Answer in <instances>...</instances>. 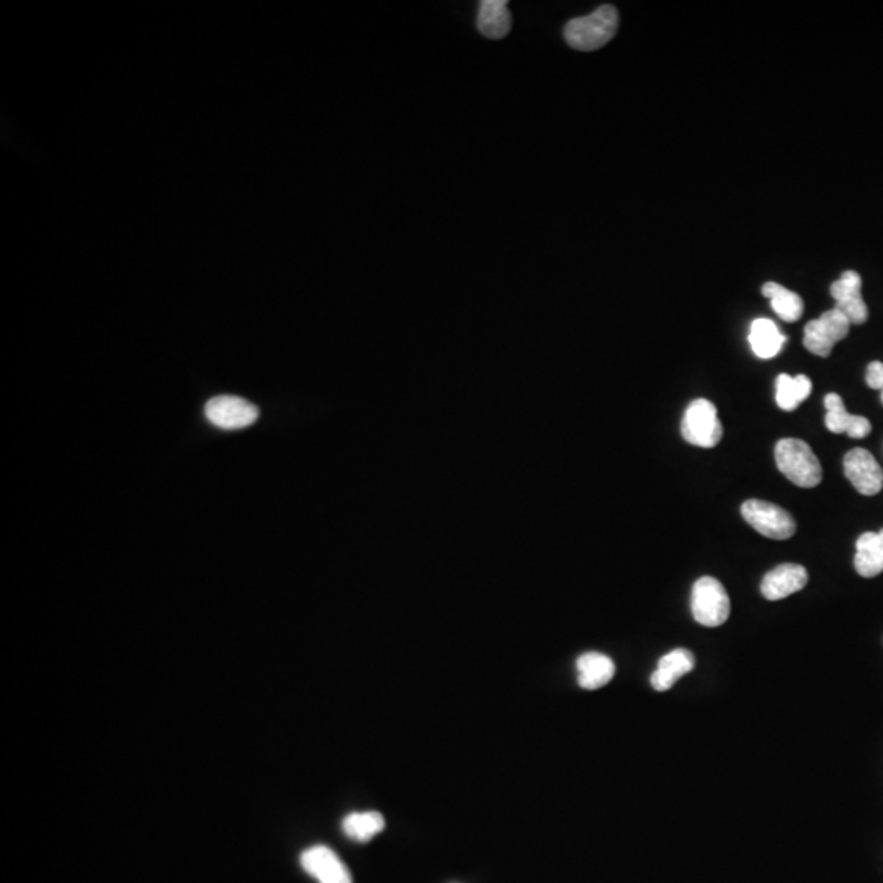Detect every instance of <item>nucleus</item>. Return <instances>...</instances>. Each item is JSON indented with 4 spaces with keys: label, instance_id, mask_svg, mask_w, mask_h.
<instances>
[{
    "label": "nucleus",
    "instance_id": "423d86ee",
    "mask_svg": "<svg viewBox=\"0 0 883 883\" xmlns=\"http://www.w3.org/2000/svg\"><path fill=\"white\" fill-rule=\"evenodd\" d=\"M849 329H851V321L841 311L833 308L805 326L803 346L813 355L828 357L834 344H838L848 336Z\"/></svg>",
    "mask_w": 883,
    "mask_h": 883
},
{
    "label": "nucleus",
    "instance_id": "6e6552de",
    "mask_svg": "<svg viewBox=\"0 0 883 883\" xmlns=\"http://www.w3.org/2000/svg\"><path fill=\"white\" fill-rule=\"evenodd\" d=\"M844 475L864 496H875L882 491L883 470L869 450H849L844 457Z\"/></svg>",
    "mask_w": 883,
    "mask_h": 883
},
{
    "label": "nucleus",
    "instance_id": "a211bd4d",
    "mask_svg": "<svg viewBox=\"0 0 883 883\" xmlns=\"http://www.w3.org/2000/svg\"><path fill=\"white\" fill-rule=\"evenodd\" d=\"M812 380L807 375L790 377L782 373L776 380V401L782 411L792 413L800 404L812 395Z\"/></svg>",
    "mask_w": 883,
    "mask_h": 883
},
{
    "label": "nucleus",
    "instance_id": "20e7f679",
    "mask_svg": "<svg viewBox=\"0 0 883 883\" xmlns=\"http://www.w3.org/2000/svg\"><path fill=\"white\" fill-rule=\"evenodd\" d=\"M681 434L687 444L713 449L720 444L723 435L722 422L717 408L709 399H694L682 417Z\"/></svg>",
    "mask_w": 883,
    "mask_h": 883
},
{
    "label": "nucleus",
    "instance_id": "9b49d317",
    "mask_svg": "<svg viewBox=\"0 0 883 883\" xmlns=\"http://www.w3.org/2000/svg\"><path fill=\"white\" fill-rule=\"evenodd\" d=\"M808 583V573L802 565L784 563L769 571L761 583V594L767 601H780L802 591Z\"/></svg>",
    "mask_w": 883,
    "mask_h": 883
},
{
    "label": "nucleus",
    "instance_id": "0eeeda50",
    "mask_svg": "<svg viewBox=\"0 0 883 883\" xmlns=\"http://www.w3.org/2000/svg\"><path fill=\"white\" fill-rule=\"evenodd\" d=\"M205 416L218 429L239 431L252 426L259 419V408L239 396H216L205 406Z\"/></svg>",
    "mask_w": 883,
    "mask_h": 883
},
{
    "label": "nucleus",
    "instance_id": "2eb2a0df",
    "mask_svg": "<svg viewBox=\"0 0 883 883\" xmlns=\"http://www.w3.org/2000/svg\"><path fill=\"white\" fill-rule=\"evenodd\" d=\"M854 566L862 578H875L883 573V529L857 538Z\"/></svg>",
    "mask_w": 883,
    "mask_h": 883
},
{
    "label": "nucleus",
    "instance_id": "f03ea898",
    "mask_svg": "<svg viewBox=\"0 0 883 883\" xmlns=\"http://www.w3.org/2000/svg\"><path fill=\"white\" fill-rule=\"evenodd\" d=\"M774 457L780 473L800 488H815L823 480L820 460L805 440H779Z\"/></svg>",
    "mask_w": 883,
    "mask_h": 883
},
{
    "label": "nucleus",
    "instance_id": "9d476101",
    "mask_svg": "<svg viewBox=\"0 0 883 883\" xmlns=\"http://www.w3.org/2000/svg\"><path fill=\"white\" fill-rule=\"evenodd\" d=\"M300 862L306 874H310L319 883H354L346 864L328 846L306 849L301 854Z\"/></svg>",
    "mask_w": 883,
    "mask_h": 883
},
{
    "label": "nucleus",
    "instance_id": "4be33fe9",
    "mask_svg": "<svg viewBox=\"0 0 883 883\" xmlns=\"http://www.w3.org/2000/svg\"><path fill=\"white\" fill-rule=\"evenodd\" d=\"M882 403H883V390H882Z\"/></svg>",
    "mask_w": 883,
    "mask_h": 883
},
{
    "label": "nucleus",
    "instance_id": "1a4fd4ad",
    "mask_svg": "<svg viewBox=\"0 0 883 883\" xmlns=\"http://www.w3.org/2000/svg\"><path fill=\"white\" fill-rule=\"evenodd\" d=\"M862 278L861 275L848 270L844 272L836 282L831 285L830 292L836 301V310L846 316L851 324H864L869 318V310H867L866 301L862 298Z\"/></svg>",
    "mask_w": 883,
    "mask_h": 883
},
{
    "label": "nucleus",
    "instance_id": "7ed1b4c3",
    "mask_svg": "<svg viewBox=\"0 0 883 883\" xmlns=\"http://www.w3.org/2000/svg\"><path fill=\"white\" fill-rule=\"evenodd\" d=\"M691 610L697 624L720 627L730 617L731 604L727 589L712 576L697 579L692 588Z\"/></svg>",
    "mask_w": 883,
    "mask_h": 883
},
{
    "label": "nucleus",
    "instance_id": "6ab92c4d",
    "mask_svg": "<svg viewBox=\"0 0 883 883\" xmlns=\"http://www.w3.org/2000/svg\"><path fill=\"white\" fill-rule=\"evenodd\" d=\"M762 295L771 300L772 310L776 311L780 319H784L787 323H795L802 318L803 300L789 288L782 287L776 282H767L762 285Z\"/></svg>",
    "mask_w": 883,
    "mask_h": 883
},
{
    "label": "nucleus",
    "instance_id": "dca6fc26",
    "mask_svg": "<svg viewBox=\"0 0 883 883\" xmlns=\"http://www.w3.org/2000/svg\"><path fill=\"white\" fill-rule=\"evenodd\" d=\"M478 28L489 40H501L509 35L512 15L506 0H483L478 12Z\"/></svg>",
    "mask_w": 883,
    "mask_h": 883
},
{
    "label": "nucleus",
    "instance_id": "4468645a",
    "mask_svg": "<svg viewBox=\"0 0 883 883\" xmlns=\"http://www.w3.org/2000/svg\"><path fill=\"white\" fill-rule=\"evenodd\" d=\"M578 669V684L586 691H596L612 681L615 674V664L609 656L602 653H584L576 661Z\"/></svg>",
    "mask_w": 883,
    "mask_h": 883
},
{
    "label": "nucleus",
    "instance_id": "f3484780",
    "mask_svg": "<svg viewBox=\"0 0 883 883\" xmlns=\"http://www.w3.org/2000/svg\"><path fill=\"white\" fill-rule=\"evenodd\" d=\"M784 342L785 336L774 321L767 318L754 319L749 329V344L759 359H774L782 350Z\"/></svg>",
    "mask_w": 883,
    "mask_h": 883
},
{
    "label": "nucleus",
    "instance_id": "412c9836",
    "mask_svg": "<svg viewBox=\"0 0 883 883\" xmlns=\"http://www.w3.org/2000/svg\"><path fill=\"white\" fill-rule=\"evenodd\" d=\"M866 381L872 390H883V364L882 362H872L867 367Z\"/></svg>",
    "mask_w": 883,
    "mask_h": 883
},
{
    "label": "nucleus",
    "instance_id": "f8f14e48",
    "mask_svg": "<svg viewBox=\"0 0 883 883\" xmlns=\"http://www.w3.org/2000/svg\"><path fill=\"white\" fill-rule=\"evenodd\" d=\"M825 424L833 434H848L851 439H864L872 431V424L864 416L849 414L838 393L825 396Z\"/></svg>",
    "mask_w": 883,
    "mask_h": 883
},
{
    "label": "nucleus",
    "instance_id": "ddd939ff",
    "mask_svg": "<svg viewBox=\"0 0 883 883\" xmlns=\"http://www.w3.org/2000/svg\"><path fill=\"white\" fill-rule=\"evenodd\" d=\"M695 658L686 648H677L659 659L658 669L651 674V686L658 692H666L676 684L682 676L694 671Z\"/></svg>",
    "mask_w": 883,
    "mask_h": 883
},
{
    "label": "nucleus",
    "instance_id": "f257e3e1",
    "mask_svg": "<svg viewBox=\"0 0 883 883\" xmlns=\"http://www.w3.org/2000/svg\"><path fill=\"white\" fill-rule=\"evenodd\" d=\"M619 30V10L614 5H602L586 17L573 18L566 23L563 35L573 50L594 51L606 46Z\"/></svg>",
    "mask_w": 883,
    "mask_h": 883
},
{
    "label": "nucleus",
    "instance_id": "aec40b11",
    "mask_svg": "<svg viewBox=\"0 0 883 883\" xmlns=\"http://www.w3.org/2000/svg\"><path fill=\"white\" fill-rule=\"evenodd\" d=\"M385 818L378 812L350 813L342 821V830L354 841L367 843L385 830Z\"/></svg>",
    "mask_w": 883,
    "mask_h": 883
},
{
    "label": "nucleus",
    "instance_id": "39448f33",
    "mask_svg": "<svg viewBox=\"0 0 883 883\" xmlns=\"http://www.w3.org/2000/svg\"><path fill=\"white\" fill-rule=\"evenodd\" d=\"M741 516L756 532L772 540H787L797 532V522L789 512L761 499H749L743 503Z\"/></svg>",
    "mask_w": 883,
    "mask_h": 883
}]
</instances>
